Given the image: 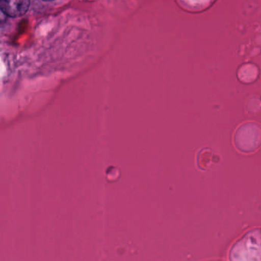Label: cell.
Wrapping results in <instances>:
<instances>
[{"label": "cell", "instance_id": "7a4b0ae2", "mask_svg": "<svg viewBox=\"0 0 261 261\" xmlns=\"http://www.w3.org/2000/svg\"><path fill=\"white\" fill-rule=\"evenodd\" d=\"M30 5L29 0H2L0 2V9L4 14L10 17H18L27 13Z\"/></svg>", "mask_w": 261, "mask_h": 261}, {"label": "cell", "instance_id": "3957f363", "mask_svg": "<svg viewBox=\"0 0 261 261\" xmlns=\"http://www.w3.org/2000/svg\"><path fill=\"white\" fill-rule=\"evenodd\" d=\"M257 74V68L254 65H246L241 67V69L239 70L238 75H239L240 79L243 82H250L256 79Z\"/></svg>", "mask_w": 261, "mask_h": 261}, {"label": "cell", "instance_id": "6da1fadb", "mask_svg": "<svg viewBox=\"0 0 261 261\" xmlns=\"http://www.w3.org/2000/svg\"><path fill=\"white\" fill-rule=\"evenodd\" d=\"M260 142L261 129L254 123H247L241 126L235 136V143L243 150H254Z\"/></svg>", "mask_w": 261, "mask_h": 261}]
</instances>
